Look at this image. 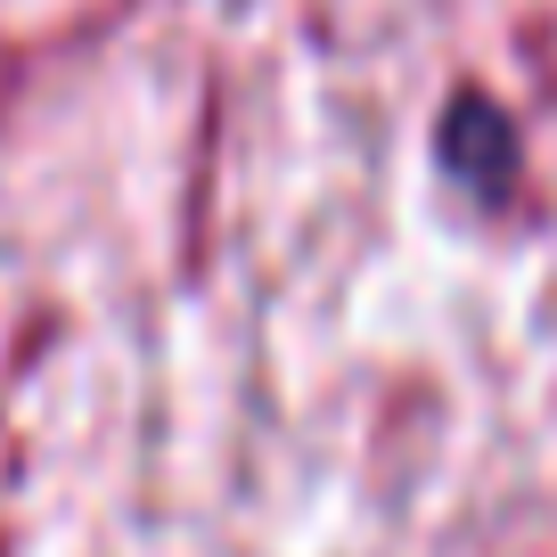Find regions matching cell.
Returning <instances> with one entry per match:
<instances>
[{
  "mask_svg": "<svg viewBox=\"0 0 557 557\" xmlns=\"http://www.w3.org/2000/svg\"><path fill=\"white\" fill-rule=\"evenodd\" d=\"M443 132H451V164H459V173L475 164V189H484V197H500V189H508V173H517V148H508V123L492 115L484 99H459Z\"/></svg>",
  "mask_w": 557,
  "mask_h": 557,
  "instance_id": "6da1fadb",
  "label": "cell"
}]
</instances>
